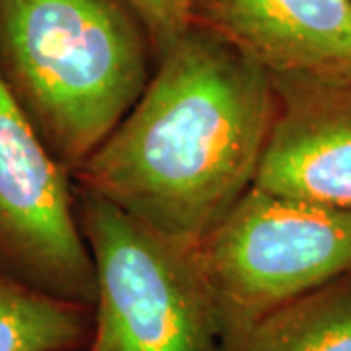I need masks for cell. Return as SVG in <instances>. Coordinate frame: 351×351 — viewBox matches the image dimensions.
Here are the masks:
<instances>
[{
  "mask_svg": "<svg viewBox=\"0 0 351 351\" xmlns=\"http://www.w3.org/2000/svg\"><path fill=\"white\" fill-rule=\"evenodd\" d=\"M160 51L193 25L195 0H125Z\"/></svg>",
  "mask_w": 351,
  "mask_h": 351,
  "instance_id": "cell-10",
  "label": "cell"
},
{
  "mask_svg": "<svg viewBox=\"0 0 351 351\" xmlns=\"http://www.w3.org/2000/svg\"><path fill=\"white\" fill-rule=\"evenodd\" d=\"M277 110L260 64L191 25L73 174L84 191L195 248L254 186Z\"/></svg>",
  "mask_w": 351,
  "mask_h": 351,
  "instance_id": "cell-1",
  "label": "cell"
},
{
  "mask_svg": "<svg viewBox=\"0 0 351 351\" xmlns=\"http://www.w3.org/2000/svg\"><path fill=\"white\" fill-rule=\"evenodd\" d=\"M223 351H351V274L265 314Z\"/></svg>",
  "mask_w": 351,
  "mask_h": 351,
  "instance_id": "cell-8",
  "label": "cell"
},
{
  "mask_svg": "<svg viewBox=\"0 0 351 351\" xmlns=\"http://www.w3.org/2000/svg\"><path fill=\"white\" fill-rule=\"evenodd\" d=\"M66 172L0 78V263L32 287L94 308L96 269Z\"/></svg>",
  "mask_w": 351,
  "mask_h": 351,
  "instance_id": "cell-5",
  "label": "cell"
},
{
  "mask_svg": "<svg viewBox=\"0 0 351 351\" xmlns=\"http://www.w3.org/2000/svg\"><path fill=\"white\" fill-rule=\"evenodd\" d=\"M195 252L225 348L265 314L351 274V211L250 188Z\"/></svg>",
  "mask_w": 351,
  "mask_h": 351,
  "instance_id": "cell-4",
  "label": "cell"
},
{
  "mask_svg": "<svg viewBox=\"0 0 351 351\" xmlns=\"http://www.w3.org/2000/svg\"><path fill=\"white\" fill-rule=\"evenodd\" d=\"M193 25L248 55L276 90L351 86V0H195Z\"/></svg>",
  "mask_w": 351,
  "mask_h": 351,
  "instance_id": "cell-6",
  "label": "cell"
},
{
  "mask_svg": "<svg viewBox=\"0 0 351 351\" xmlns=\"http://www.w3.org/2000/svg\"><path fill=\"white\" fill-rule=\"evenodd\" d=\"M94 308L32 287L0 263V351H84Z\"/></svg>",
  "mask_w": 351,
  "mask_h": 351,
  "instance_id": "cell-9",
  "label": "cell"
},
{
  "mask_svg": "<svg viewBox=\"0 0 351 351\" xmlns=\"http://www.w3.org/2000/svg\"><path fill=\"white\" fill-rule=\"evenodd\" d=\"M0 78L69 172L149 84L145 43L115 0H0Z\"/></svg>",
  "mask_w": 351,
  "mask_h": 351,
  "instance_id": "cell-2",
  "label": "cell"
},
{
  "mask_svg": "<svg viewBox=\"0 0 351 351\" xmlns=\"http://www.w3.org/2000/svg\"><path fill=\"white\" fill-rule=\"evenodd\" d=\"M252 188L351 211V86L279 88Z\"/></svg>",
  "mask_w": 351,
  "mask_h": 351,
  "instance_id": "cell-7",
  "label": "cell"
},
{
  "mask_svg": "<svg viewBox=\"0 0 351 351\" xmlns=\"http://www.w3.org/2000/svg\"><path fill=\"white\" fill-rule=\"evenodd\" d=\"M80 230L96 269L84 351H223L197 252L82 189Z\"/></svg>",
  "mask_w": 351,
  "mask_h": 351,
  "instance_id": "cell-3",
  "label": "cell"
}]
</instances>
